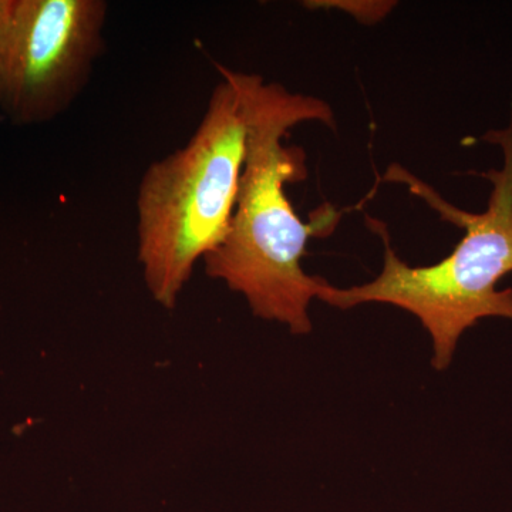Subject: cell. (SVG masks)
I'll list each match as a JSON object with an SVG mask.
<instances>
[{
  "label": "cell",
  "instance_id": "1",
  "mask_svg": "<svg viewBox=\"0 0 512 512\" xmlns=\"http://www.w3.org/2000/svg\"><path fill=\"white\" fill-rule=\"evenodd\" d=\"M247 114V151L231 227L220 247L205 256V272L241 293L256 318L275 320L293 335L312 330L309 306L328 282L306 274L309 239L332 231L335 211L305 224L293 210L286 185L308 178L305 151L285 146L288 131L306 121L335 127L328 103L266 83L259 74L234 72Z\"/></svg>",
  "mask_w": 512,
  "mask_h": 512
},
{
  "label": "cell",
  "instance_id": "5",
  "mask_svg": "<svg viewBox=\"0 0 512 512\" xmlns=\"http://www.w3.org/2000/svg\"><path fill=\"white\" fill-rule=\"evenodd\" d=\"M306 8H329V9H340L345 10L346 13L352 15L353 18L359 20V22L366 23V25H373V23L379 22L386 18L396 2H363V0H326V2H306Z\"/></svg>",
  "mask_w": 512,
  "mask_h": 512
},
{
  "label": "cell",
  "instance_id": "6",
  "mask_svg": "<svg viewBox=\"0 0 512 512\" xmlns=\"http://www.w3.org/2000/svg\"><path fill=\"white\" fill-rule=\"evenodd\" d=\"M15 0H0V89H2L3 69L8 53L10 28H12Z\"/></svg>",
  "mask_w": 512,
  "mask_h": 512
},
{
  "label": "cell",
  "instance_id": "4",
  "mask_svg": "<svg viewBox=\"0 0 512 512\" xmlns=\"http://www.w3.org/2000/svg\"><path fill=\"white\" fill-rule=\"evenodd\" d=\"M104 0H15L0 107L20 126L74 103L103 53Z\"/></svg>",
  "mask_w": 512,
  "mask_h": 512
},
{
  "label": "cell",
  "instance_id": "3",
  "mask_svg": "<svg viewBox=\"0 0 512 512\" xmlns=\"http://www.w3.org/2000/svg\"><path fill=\"white\" fill-rule=\"evenodd\" d=\"M204 117L184 147L148 165L137 192V261L151 298L174 309L195 265L231 227L245 151L247 114L228 69L217 64Z\"/></svg>",
  "mask_w": 512,
  "mask_h": 512
},
{
  "label": "cell",
  "instance_id": "2",
  "mask_svg": "<svg viewBox=\"0 0 512 512\" xmlns=\"http://www.w3.org/2000/svg\"><path fill=\"white\" fill-rule=\"evenodd\" d=\"M484 140L501 147L504 165L484 174L493 188L483 214L458 210L402 167L390 170L389 180L409 185L443 220L466 231L450 255L430 266L404 264L390 245L386 225L366 217L367 227L383 239L382 274L349 289L328 284L320 295L340 309L376 302L413 313L433 340L437 370L450 365L458 339L478 320H512V289H497L498 281L512 272V123L505 130L488 131Z\"/></svg>",
  "mask_w": 512,
  "mask_h": 512
}]
</instances>
